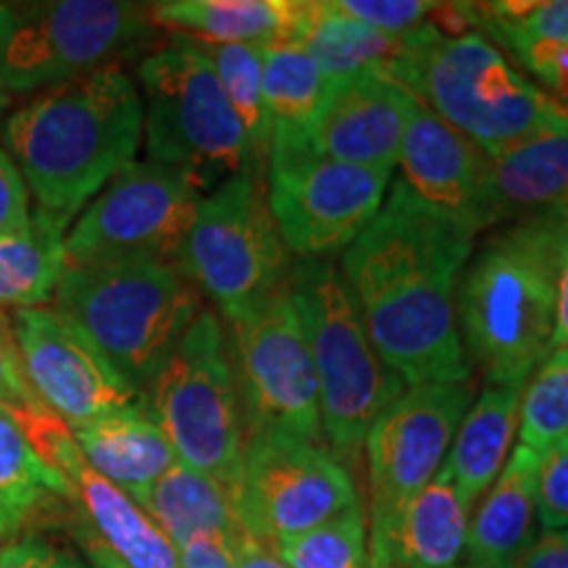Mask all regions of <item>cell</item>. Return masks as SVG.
Returning a JSON list of instances; mask_svg holds the SVG:
<instances>
[{"label":"cell","instance_id":"46","mask_svg":"<svg viewBox=\"0 0 568 568\" xmlns=\"http://www.w3.org/2000/svg\"><path fill=\"white\" fill-rule=\"evenodd\" d=\"M556 213H558V216H560V219H564V222H568V195H566V201L558 205V209H556Z\"/></svg>","mask_w":568,"mask_h":568},{"label":"cell","instance_id":"43","mask_svg":"<svg viewBox=\"0 0 568 568\" xmlns=\"http://www.w3.org/2000/svg\"><path fill=\"white\" fill-rule=\"evenodd\" d=\"M234 564H237V568H284L272 550L258 545L251 537H245L243 542L237 545Z\"/></svg>","mask_w":568,"mask_h":568},{"label":"cell","instance_id":"16","mask_svg":"<svg viewBox=\"0 0 568 568\" xmlns=\"http://www.w3.org/2000/svg\"><path fill=\"white\" fill-rule=\"evenodd\" d=\"M11 329L27 385L69 429L140 403L138 389L55 308L13 311Z\"/></svg>","mask_w":568,"mask_h":568},{"label":"cell","instance_id":"21","mask_svg":"<svg viewBox=\"0 0 568 568\" xmlns=\"http://www.w3.org/2000/svg\"><path fill=\"white\" fill-rule=\"evenodd\" d=\"M71 435L84 464L130 495L138 506L155 481L176 464L172 443L145 414L142 400L71 429Z\"/></svg>","mask_w":568,"mask_h":568},{"label":"cell","instance_id":"24","mask_svg":"<svg viewBox=\"0 0 568 568\" xmlns=\"http://www.w3.org/2000/svg\"><path fill=\"white\" fill-rule=\"evenodd\" d=\"M297 0H166L151 6L155 27L205 45H287Z\"/></svg>","mask_w":568,"mask_h":568},{"label":"cell","instance_id":"25","mask_svg":"<svg viewBox=\"0 0 568 568\" xmlns=\"http://www.w3.org/2000/svg\"><path fill=\"white\" fill-rule=\"evenodd\" d=\"M521 393L524 387L485 385L453 437L445 466L468 510L477 506L506 466L518 432Z\"/></svg>","mask_w":568,"mask_h":568},{"label":"cell","instance_id":"26","mask_svg":"<svg viewBox=\"0 0 568 568\" xmlns=\"http://www.w3.org/2000/svg\"><path fill=\"white\" fill-rule=\"evenodd\" d=\"M468 510L450 471L439 474L418 493L393 531L385 568H458L466 552Z\"/></svg>","mask_w":568,"mask_h":568},{"label":"cell","instance_id":"4","mask_svg":"<svg viewBox=\"0 0 568 568\" xmlns=\"http://www.w3.org/2000/svg\"><path fill=\"white\" fill-rule=\"evenodd\" d=\"M69 318L140 397L201 314V290L180 264L126 255L74 264L53 295Z\"/></svg>","mask_w":568,"mask_h":568},{"label":"cell","instance_id":"23","mask_svg":"<svg viewBox=\"0 0 568 568\" xmlns=\"http://www.w3.org/2000/svg\"><path fill=\"white\" fill-rule=\"evenodd\" d=\"M542 453L518 445L468 524L471 568H508L535 542L537 471Z\"/></svg>","mask_w":568,"mask_h":568},{"label":"cell","instance_id":"39","mask_svg":"<svg viewBox=\"0 0 568 568\" xmlns=\"http://www.w3.org/2000/svg\"><path fill=\"white\" fill-rule=\"evenodd\" d=\"M30 219V193L11 155L0 151V237Z\"/></svg>","mask_w":568,"mask_h":568},{"label":"cell","instance_id":"1","mask_svg":"<svg viewBox=\"0 0 568 568\" xmlns=\"http://www.w3.org/2000/svg\"><path fill=\"white\" fill-rule=\"evenodd\" d=\"M474 234L429 209L403 180L343 253V272L368 339L406 382L471 379L456 322Z\"/></svg>","mask_w":568,"mask_h":568},{"label":"cell","instance_id":"28","mask_svg":"<svg viewBox=\"0 0 568 568\" xmlns=\"http://www.w3.org/2000/svg\"><path fill=\"white\" fill-rule=\"evenodd\" d=\"M140 508L159 524L176 550L201 535H222L234 542L247 537L234 497L219 481L180 460L155 481Z\"/></svg>","mask_w":568,"mask_h":568},{"label":"cell","instance_id":"37","mask_svg":"<svg viewBox=\"0 0 568 568\" xmlns=\"http://www.w3.org/2000/svg\"><path fill=\"white\" fill-rule=\"evenodd\" d=\"M42 403L27 385L24 372H21V361L17 351V339H13L11 316L0 311V408L9 414H21Z\"/></svg>","mask_w":568,"mask_h":568},{"label":"cell","instance_id":"14","mask_svg":"<svg viewBox=\"0 0 568 568\" xmlns=\"http://www.w3.org/2000/svg\"><path fill=\"white\" fill-rule=\"evenodd\" d=\"M232 366L245 435L274 432L322 445V410L308 339L284 287L258 314L234 324Z\"/></svg>","mask_w":568,"mask_h":568},{"label":"cell","instance_id":"13","mask_svg":"<svg viewBox=\"0 0 568 568\" xmlns=\"http://www.w3.org/2000/svg\"><path fill=\"white\" fill-rule=\"evenodd\" d=\"M393 174L351 166L314 151H272L266 203L290 253L332 258L366 230L385 203Z\"/></svg>","mask_w":568,"mask_h":568},{"label":"cell","instance_id":"33","mask_svg":"<svg viewBox=\"0 0 568 568\" xmlns=\"http://www.w3.org/2000/svg\"><path fill=\"white\" fill-rule=\"evenodd\" d=\"M284 568H372L364 510L274 545Z\"/></svg>","mask_w":568,"mask_h":568},{"label":"cell","instance_id":"48","mask_svg":"<svg viewBox=\"0 0 568 568\" xmlns=\"http://www.w3.org/2000/svg\"><path fill=\"white\" fill-rule=\"evenodd\" d=\"M3 537H9V535H6V531H3V527H0V539H3Z\"/></svg>","mask_w":568,"mask_h":568},{"label":"cell","instance_id":"15","mask_svg":"<svg viewBox=\"0 0 568 568\" xmlns=\"http://www.w3.org/2000/svg\"><path fill=\"white\" fill-rule=\"evenodd\" d=\"M201 197L172 169L151 161L130 163L67 232L69 266L126 255L180 264Z\"/></svg>","mask_w":568,"mask_h":568},{"label":"cell","instance_id":"11","mask_svg":"<svg viewBox=\"0 0 568 568\" xmlns=\"http://www.w3.org/2000/svg\"><path fill=\"white\" fill-rule=\"evenodd\" d=\"M151 6L122 0H59L21 13L0 53V88L32 95L122 63L153 40Z\"/></svg>","mask_w":568,"mask_h":568},{"label":"cell","instance_id":"31","mask_svg":"<svg viewBox=\"0 0 568 568\" xmlns=\"http://www.w3.org/2000/svg\"><path fill=\"white\" fill-rule=\"evenodd\" d=\"M197 45L209 55L226 101L237 122L243 124L253 166L264 172L268 151H272V119H268L264 98V48L205 45V42H197Z\"/></svg>","mask_w":568,"mask_h":568},{"label":"cell","instance_id":"34","mask_svg":"<svg viewBox=\"0 0 568 568\" xmlns=\"http://www.w3.org/2000/svg\"><path fill=\"white\" fill-rule=\"evenodd\" d=\"M537 521L545 531L568 529V439L539 458Z\"/></svg>","mask_w":568,"mask_h":568},{"label":"cell","instance_id":"6","mask_svg":"<svg viewBox=\"0 0 568 568\" xmlns=\"http://www.w3.org/2000/svg\"><path fill=\"white\" fill-rule=\"evenodd\" d=\"M138 82L148 161L182 174L201 195L255 169L243 124L195 40L176 38L148 53L138 67Z\"/></svg>","mask_w":568,"mask_h":568},{"label":"cell","instance_id":"42","mask_svg":"<svg viewBox=\"0 0 568 568\" xmlns=\"http://www.w3.org/2000/svg\"><path fill=\"white\" fill-rule=\"evenodd\" d=\"M552 347H568V232L560 243L558 274H556V329H552Z\"/></svg>","mask_w":568,"mask_h":568},{"label":"cell","instance_id":"20","mask_svg":"<svg viewBox=\"0 0 568 568\" xmlns=\"http://www.w3.org/2000/svg\"><path fill=\"white\" fill-rule=\"evenodd\" d=\"M53 468L71 481L84 518L101 542L130 568H180V550L169 542L159 524L101 474L84 464L77 443L63 445Z\"/></svg>","mask_w":568,"mask_h":568},{"label":"cell","instance_id":"30","mask_svg":"<svg viewBox=\"0 0 568 568\" xmlns=\"http://www.w3.org/2000/svg\"><path fill=\"white\" fill-rule=\"evenodd\" d=\"M51 497H74L71 481L40 458L17 418L0 408V527L13 535Z\"/></svg>","mask_w":568,"mask_h":568},{"label":"cell","instance_id":"3","mask_svg":"<svg viewBox=\"0 0 568 568\" xmlns=\"http://www.w3.org/2000/svg\"><path fill=\"white\" fill-rule=\"evenodd\" d=\"M566 232L556 211L514 222L485 240L460 274L458 335L485 385L527 387L556 351V274Z\"/></svg>","mask_w":568,"mask_h":568},{"label":"cell","instance_id":"27","mask_svg":"<svg viewBox=\"0 0 568 568\" xmlns=\"http://www.w3.org/2000/svg\"><path fill=\"white\" fill-rule=\"evenodd\" d=\"M67 219L34 209L0 237V311L42 308L53 301L69 268Z\"/></svg>","mask_w":568,"mask_h":568},{"label":"cell","instance_id":"40","mask_svg":"<svg viewBox=\"0 0 568 568\" xmlns=\"http://www.w3.org/2000/svg\"><path fill=\"white\" fill-rule=\"evenodd\" d=\"M240 542L222 535L195 537L193 542L180 548V568H237L234 552H237Z\"/></svg>","mask_w":568,"mask_h":568},{"label":"cell","instance_id":"32","mask_svg":"<svg viewBox=\"0 0 568 568\" xmlns=\"http://www.w3.org/2000/svg\"><path fill=\"white\" fill-rule=\"evenodd\" d=\"M521 445L545 453L568 439V347L552 351L529 376L518 408Z\"/></svg>","mask_w":568,"mask_h":568},{"label":"cell","instance_id":"35","mask_svg":"<svg viewBox=\"0 0 568 568\" xmlns=\"http://www.w3.org/2000/svg\"><path fill=\"white\" fill-rule=\"evenodd\" d=\"M347 17L364 21L385 34H408L426 24L437 3L426 0H335Z\"/></svg>","mask_w":568,"mask_h":568},{"label":"cell","instance_id":"47","mask_svg":"<svg viewBox=\"0 0 568 568\" xmlns=\"http://www.w3.org/2000/svg\"><path fill=\"white\" fill-rule=\"evenodd\" d=\"M558 103V101H556ZM558 109H560V116H564V122L568 124V101L566 103H558Z\"/></svg>","mask_w":568,"mask_h":568},{"label":"cell","instance_id":"12","mask_svg":"<svg viewBox=\"0 0 568 568\" xmlns=\"http://www.w3.org/2000/svg\"><path fill=\"white\" fill-rule=\"evenodd\" d=\"M234 508L245 535L268 550L364 510L351 471L329 447L274 432L245 435Z\"/></svg>","mask_w":568,"mask_h":568},{"label":"cell","instance_id":"9","mask_svg":"<svg viewBox=\"0 0 568 568\" xmlns=\"http://www.w3.org/2000/svg\"><path fill=\"white\" fill-rule=\"evenodd\" d=\"M180 264L232 326L258 314L287 287V247L255 169L230 176L201 197Z\"/></svg>","mask_w":568,"mask_h":568},{"label":"cell","instance_id":"22","mask_svg":"<svg viewBox=\"0 0 568 568\" xmlns=\"http://www.w3.org/2000/svg\"><path fill=\"white\" fill-rule=\"evenodd\" d=\"M568 195V126L537 132L489 155V216L495 224L552 213Z\"/></svg>","mask_w":568,"mask_h":568},{"label":"cell","instance_id":"2","mask_svg":"<svg viewBox=\"0 0 568 568\" xmlns=\"http://www.w3.org/2000/svg\"><path fill=\"white\" fill-rule=\"evenodd\" d=\"M3 138L38 209L71 222L134 163L142 95L122 63H109L38 92L11 113Z\"/></svg>","mask_w":568,"mask_h":568},{"label":"cell","instance_id":"7","mask_svg":"<svg viewBox=\"0 0 568 568\" xmlns=\"http://www.w3.org/2000/svg\"><path fill=\"white\" fill-rule=\"evenodd\" d=\"M406 90L487 155L552 126H568L548 92L518 74L500 48L474 32L445 38L429 24Z\"/></svg>","mask_w":568,"mask_h":568},{"label":"cell","instance_id":"5","mask_svg":"<svg viewBox=\"0 0 568 568\" xmlns=\"http://www.w3.org/2000/svg\"><path fill=\"white\" fill-rule=\"evenodd\" d=\"M287 290L314 361L324 439L339 464H355L368 429L408 387L368 339L335 261L311 258L295 264Z\"/></svg>","mask_w":568,"mask_h":568},{"label":"cell","instance_id":"38","mask_svg":"<svg viewBox=\"0 0 568 568\" xmlns=\"http://www.w3.org/2000/svg\"><path fill=\"white\" fill-rule=\"evenodd\" d=\"M0 568H84L71 552L40 537H21L0 545Z\"/></svg>","mask_w":568,"mask_h":568},{"label":"cell","instance_id":"44","mask_svg":"<svg viewBox=\"0 0 568 568\" xmlns=\"http://www.w3.org/2000/svg\"><path fill=\"white\" fill-rule=\"evenodd\" d=\"M19 17H21V13H19L17 9H13V6H6V3H0V53H3L6 42L11 40L13 30H17V24H19Z\"/></svg>","mask_w":568,"mask_h":568},{"label":"cell","instance_id":"10","mask_svg":"<svg viewBox=\"0 0 568 568\" xmlns=\"http://www.w3.org/2000/svg\"><path fill=\"white\" fill-rule=\"evenodd\" d=\"M471 403V379L429 382L408 387L368 429L364 450L372 568H385L403 510L439 474Z\"/></svg>","mask_w":568,"mask_h":568},{"label":"cell","instance_id":"41","mask_svg":"<svg viewBox=\"0 0 568 568\" xmlns=\"http://www.w3.org/2000/svg\"><path fill=\"white\" fill-rule=\"evenodd\" d=\"M508 568H568V529L542 531Z\"/></svg>","mask_w":568,"mask_h":568},{"label":"cell","instance_id":"45","mask_svg":"<svg viewBox=\"0 0 568 568\" xmlns=\"http://www.w3.org/2000/svg\"><path fill=\"white\" fill-rule=\"evenodd\" d=\"M9 103H11V95L3 88H0V116H3L6 109H9Z\"/></svg>","mask_w":568,"mask_h":568},{"label":"cell","instance_id":"29","mask_svg":"<svg viewBox=\"0 0 568 568\" xmlns=\"http://www.w3.org/2000/svg\"><path fill=\"white\" fill-rule=\"evenodd\" d=\"M329 84L332 77H326L301 48H264V98L272 119V151H314L311 140Z\"/></svg>","mask_w":568,"mask_h":568},{"label":"cell","instance_id":"17","mask_svg":"<svg viewBox=\"0 0 568 568\" xmlns=\"http://www.w3.org/2000/svg\"><path fill=\"white\" fill-rule=\"evenodd\" d=\"M418 98L382 74L332 80L311 148L324 159L393 174Z\"/></svg>","mask_w":568,"mask_h":568},{"label":"cell","instance_id":"36","mask_svg":"<svg viewBox=\"0 0 568 568\" xmlns=\"http://www.w3.org/2000/svg\"><path fill=\"white\" fill-rule=\"evenodd\" d=\"M510 55L545 84L552 101H568V42L529 40L516 45Z\"/></svg>","mask_w":568,"mask_h":568},{"label":"cell","instance_id":"18","mask_svg":"<svg viewBox=\"0 0 568 568\" xmlns=\"http://www.w3.org/2000/svg\"><path fill=\"white\" fill-rule=\"evenodd\" d=\"M410 193L474 234L493 226L489 155L418 101L400 148Z\"/></svg>","mask_w":568,"mask_h":568},{"label":"cell","instance_id":"8","mask_svg":"<svg viewBox=\"0 0 568 568\" xmlns=\"http://www.w3.org/2000/svg\"><path fill=\"white\" fill-rule=\"evenodd\" d=\"M140 400L172 443L176 460L234 497L243 477L245 422L232 353L213 311L197 314Z\"/></svg>","mask_w":568,"mask_h":568},{"label":"cell","instance_id":"19","mask_svg":"<svg viewBox=\"0 0 568 568\" xmlns=\"http://www.w3.org/2000/svg\"><path fill=\"white\" fill-rule=\"evenodd\" d=\"M429 21L408 34H385L347 17L337 3L297 0V17L287 45L308 53L332 80L353 74H382L406 88V77Z\"/></svg>","mask_w":568,"mask_h":568}]
</instances>
